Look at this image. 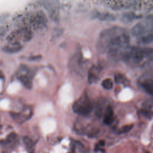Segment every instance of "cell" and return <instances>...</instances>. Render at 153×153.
Here are the masks:
<instances>
[{"instance_id":"1","label":"cell","mask_w":153,"mask_h":153,"mask_svg":"<svg viewBox=\"0 0 153 153\" xmlns=\"http://www.w3.org/2000/svg\"><path fill=\"white\" fill-rule=\"evenodd\" d=\"M93 109V106L87 99H81L76 102L73 106L74 111L78 114L86 115L89 114Z\"/></svg>"},{"instance_id":"2","label":"cell","mask_w":153,"mask_h":153,"mask_svg":"<svg viewBox=\"0 0 153 153\" xmlns=\"http://www.w3.org/2000/svg\"><path fill=\"white\" fill-rule=\"evenodd\" d=\"M115 120L113 110L111 106H108L104 112V123L107 125L111 124Z\"/></svg>"},{"instance_id":"3","label":"cell","mask_w":153,"mask_h":153,"mask_svg":"<svg viewBox=\"0 0 153 153\" xmlns=\"http://www.w3.org/2000/svg\"><path fill=\"white\" fill-rule=\"evenodd\" d=\"M23 141L26 147V149L29 153H34V142L33 141L27 136H24L23 137Z\"/></svg>"},{"instance_id":"4","label":"cell","mask_w":153,"mask_h":153,"mask_svg":"<svg viewBox=\"0 0 153 153\" xmlns=\"http://www.w3.org/2000/svg\"><path fill=\"white\" fill-rule=\"evenodd\" d=\"M133 127V124H128L126 126H123L118 131V134H122V133H127L128 132H129L132 128Z\"/></svg>"},{"instance_id":"5","label":"cell","mask_w":153,"mask_h":153,"mask_svg":"<svg viewBox=\"0 0 153 153\" xmlns=\"http://www.w3.org/2000/svg\"><path fill=\"white\" fill-rule=\"evenodd\" d=\"M105 145V142L103 140H100L98 143L95 146V149H94V151H100L101 150V148L103 147Z\"/></svg>"},{"instance_id":"6","label":"cell","mask_w":153,"mask_h":153,"mask_svg":"<svg viewBox=\"0 0 153 153\" xmlns=\"http://www.w3.org/2000/svg\"><path fill=\"white\" fill-rule=\"evenodd\" d=\"M103 86L104 87V88H105L106 89H111L112 87V82L111 81H108V80H105L104 81V82H103Z\"/></svg>"},{"instance_id":"7","label":"cell","mask_w":153,"mask_h":153,"mask_svg":"<svg viewBox=\"0 0 153 153\" xmlns=\"http://www.w3.org/2000/svg\"><path fill=\"white\" fill-rule=\"evenodd\" d=\"M91 53L89 50H85L84 51V56L86 58H90L91 57Z\"/></svg>"},{"instance_id":"8","label":"cell","mask_w":153,"mask_h":153,"mask_svg":"<svg viewBox=\"0 0 153 153\" xmlns=\"http://www.w3.org/2000/svg\"><path fill=\"white\" fill-rule=\"evenodd\" d=\"M5 29L4 27L3 26H1L0 27V36H3L4 35H5Z\"/></svg>"},{"instance_id":"9","label":"cell","mask_w":153,"mask_h":153,"mask_svg":"<svg viewBox=\"0 0 153 153\" xmlns=\"http://www.w3.org/2000/svg\"><path fill=\"white\" fill-rule=\"evenodd\" d=\"M146 153H150V152H146Z\"/></svg>"}]
</instances>
